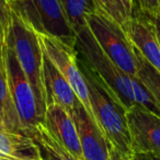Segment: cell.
<instances>
[{"instance_id":"6da1fadb","label":"cell","mask_w":160,"mask_h":160,"mask_svg":"<svg viewBox=\"0 0 160 160\" xmlns=\"http://www.w3.org/2000/svg\"><path fill=\"white\" fill-rule=\"evenodd\" d=\"M76 55L78 66L87 83L90 107L97 125L113 148L133 159L126 109L88 62L77 52Z\"/></svg>"},{"instance_id":"7a4b0ae2","label":"cell","mask_w":160,"mask_h":160,"mask_svg":"<svg viewBox=\"0 0 160 160\" xmlns=\"http://www.w3.org/2000/svg\"><path fill=\"white\" fill-rule=\"evenodd\" d=\"M8 44L13 49L19 64L33 89L38 112L44 120L47 104L43 82L44 52L41 45L40 34L14 11Z\"/></svg>"},{"instance_id":"3957f363","label":"cell","mask_w":160,"mask_h":160,"mask_svg":"<svg viewBox=\"0 0 160 160\" xmlns=\"http://www.w3.org/2000/svg\"><path fill=\"white\" fill-rule=\"evenodd\" d=\"M75 51L104 81L126 111L135 107L136 100L133 78L126 75L118 65L110 59L109 56L99 46L88 27L77 33Z\"/></svg>"},{"instance_id":"277c9868","label":"cell","mask_w":160,"mask_h":160,"mask_svg":"<svg viewBox=\"0 0 160 160\" xmlns=\"http://www.w3.org/2000/svg\"><path fill=\"white\" fill-rule=\"evenodd\" d=\"M87 27L99 46L126 75L138 78V59L136 48L122 25L101 9L86 18Z\"/></svg>"},{"instance_id":"5b68a950","label":"cell","mask_w":160,"mask_h":160,"mask_svg":"<svg viewBox=\"0 0 160 160\" xmlns=\"http://www.w3.org/2000/svg\"><path fill=\"white\" fill-rule=\"evenodd\" d=\"M12 10L38 34L51 36L75 48L77 35L59 0H23L21 5Z\"/></svg>"},{"instance_id":"8992f818","label":"cell","mask_w":160,"mask_h":160,"mask_svg":"<svg viewBox=\"0 0 160 160\" xmlns=\"http://www.w3.org/2000/svg\"><path fill=\"white\" fill-rule=\"evenodd\" d=\"M6 71L22 133L31 137L36 126L44 124V120L38 112L33 89L19 64L13 49L10 46H8L6 56Z\"/></svg>"},{"instance_id":"52a82bcc","label":"cell","mask_w":160,"mask_h":160,"mask_svg":"<svg viewBox=\"0 0 160 160\" xmlns=\"http://www.w3.org/2000/svg\"><path fill=\"white\" fill-rule=\"evenodd\" d=\"M40 41L44 53L67 80L79 101L93 118L90 107L88 87L85 77L78 66L75 48H71L60 41L43 34H40Z\"/></svg>"},{"instance_id":"ba28073f","label":"cell","mask_w":160,"mask_h":160,"mask_svg":"<svg viewBox=\"0 0 160 160\" xmlns=\"http://www.w3.org/2000/svg\"><path fill=\"white\" fill-rule=\"evenodd\" d=\"M126 118L134 155L160 156V116L135 105L126 111Z\"/></svg>"},{"instance_id":"9c48e42d","label":"cell","mask_w":160,"mask_h":160,"mask_svg":"<svg viewBox=\"0 0 160 160\" xmlns=\"http://www.w3.org/2000/svg\"><path fill=\"white\" fill-rule=\"evenodd\" d=\"M70 115L77 127L83 160H109L112 146L82 103L80 102Z\"/></svg>"},{"instance_id":"30bf717a","label":"cell","mask_w":160,"mask_h":160,"mask_svg":"<svg viewBox=\"0 0 160 160\" xmlns=\"http://www.w3.org/2000/svg\"><path fill=\"white\" fill-rule=\"evenodd\" d=\"M123 29L135 48L160 73V43L152 20L142 14H132Z\"/></svg>"},{"instance_id":"8fae6325","label":"cell","mask_w":160,"mask_h":160,"mask_svg":"<svg viewBox=\"0 0 160 160\" xmlns=\"http://www.w3.org/2000/svg\"><path fill=\"white\" fill-rule=\"evenodd\" d=\"M48 133L77 160H83L75 121L69 112L58 104H48L44 118Z\"/></svg>"},{"instance_id":"7c38bea8","label":"cell","mask_w":160,"mask_h":160,"mask_svg":"<svg viewBox=\"0 0 160 160\" xmlns=\"http://www.w3.org/2000/svg\"><path fill=\"white\" fill-rule=\"evenodd\" d=\"M43 82L46 94V104H58L70 114L72 113L75 108L80 103L79 99L45 53L43 58Z\"/></svg>"},{"instance_id":"4fadbf2b","label":"cell","mask_w":160,"mask_h":160,"mask_svg":"<svg viewBox=\"0 0 160 160\" xmlns=\"http://www.w3.org/2000/svg\"><path fill=\"white\" fill-rule=\"evenodd\" d=\"M0 157L40 159L38 149L31 137L6 128H0Z\"/></svg>"},{"instance_id":"5bb4252c","label":"cell","mask_w":160,"mask_h":160,"mask_svg":"<svg viewBox=\"0 0 160 160\" xmlns=\"http://www.w3.org/2000/svg\"><path fill=\"white\" fill-rule=\"evenodd\" d=\"M31 138L41 160H77L48 133L43 124L36 126Z\"/></svg>"},{"instance_id":"9a60e30c","label":"cell","mask_w":160,"mask_h":160,"mask_svg":"<svg viewBox=\"0 0 160 160\" xmlns=\"http://www.w3.org/2000/svg\"><path fill=\"white\" fill-rule=\"evenodd\" d=\"M76 35L87 27L86 18L98 9L94 0H59Z\"/></svg>"},{"instance_id":"2e32d148","label":"cell","mask_w":160,"mask_h":160,"mask_svg":"<svg viewBox=\"0 0 160 160\" xmlns=\"http://www.w3.org/2000/svg\"><path fill=\"white\" fill-rule=\"evenodd\" d=\"M0 109L2 111L3 118H5L6 128L8 131L23 134L21 129L20 120H19L18 113H17L16 107L12 100L11 92H10L7 71L1 68H0Z\"/></svg>"},{"instance_id":"e0dca14e","label":"cell","mask_w":160,"mask_h":160,"mask_svg":"<svg viewBox=\"0 0 160 160\" xmlns=\"http://www.w3.org/2000/svg\"><path fill=\"white\" fill-rule=\"evenodd\" d=\"M138 59V79L151 93L160 107V73L136 49Z\"/></svg>"},{"instance_id":"ac0fdd59","label":"cell","mask_w":160,"mask_h":160,"mask_svg":"<svg viewBox=\"0 0 160 160\" xmlns=\"http://www.w3.org/2000/svg\"><path fill=\"white\" fill-rule=\"evenodd\" d=\"M94 2L99 9L105 12L122 27H124L131 18V14L127 11L123 0H94Z\"/></svg>"},{"instance_id":"d6986e66","label":"cell","mask_w":160,"mask_h":160,"mask_svg":"<svg viewBox=\"0 0 160 160\" xmlns=\"http://www.w3.org/2000/svg\"><path fill=\"white\" fill-rule=\"evenodd\" d=\"M13 10L8 0H0V35L9 40Z\"/></svg>"},{"instance_id":"ffe728a7","label":"cell","mask_w":160,"mask_h":160,"mask_svg":"<svg viewBox=\"0 0 160 160\" xmlns=\"http://www.w3.org/2000/svg\"><path fill=\"white\" fill-rule=\"evenodd\" d=\"M158 12H160V0H133L132 14H142L151 18Z\"/></svg>"},{"instance_id":"44dd1931","label":"cell","mask_w":160,"mask_h":160,"mask_svg":"<svg viewBox=\"0 0 160 160\" xmlns=\"http://www.w3.org/2000/svg\"><path fill=\"white\" fill-rule=\"evenodd\" d=\"M8 41L0 35V68L6 70V56L8 51Z\"/></svg>"},{"instance_id":"7402d4cb","label":"cell","mask_w":160,"mask_h":160,"mask_svg":"<svg viewBox=\"0 0 160 160\" xmlns=\"http://www.w3.org/2000/svg\"><path fill=\"white\" fill-rule=\"evenodd\" d=\"M109 160H133V159H129V158L125 157L124 155L118 151L115 148L111 147V150H110V158Z\"/></svg>"},{"instance_id":"603a6c76","label":"cell","mask_w":160,"mask_h":160,"mask_svg":"<svg viewBox=\"0 0 160 160\" xmlns=\"http://www.w3.org/2000/svg\"><path fill=\"white\" fill-rule=\"evenodd\" d=\"M149 19L152 20L153 25H155V29H156V33H157L158 40H159V43H160V12L156 13L155 16H152Z\"/></svg>"},{"instance_id":"cb8c5ba5","label":"cell","mask_w":160,"mask_h":160,"mask_svg":"<svg viewBox=\"0 0 160 160\" xmlns=\"http://www.w3.org/2000/svg\"><path fill=\"white\" fill-rule=\"evenodd\" d=\"M133 160H151L148 155H144V153H135L133 157Z\"/></svg>"},{"instance_id":"d4e9b609","label":"cell","mask_w":160,"mask_h":160,"mask_svg":"<svg viewBox=\"0 0 160 160\" xmlns=\"http://www.w3.org/2000/svg\"><path fill=\"white\" fill-rule=\"evenodd\" d=\"M124 1V5L126 7L127 11L129 12V14L132 16V8H133V0H123Z\"/></svg>"},{"instance_id":"484cf974","label":"cell","mask_w":160,"mask_h":160,"mask_svg":"<svg viewBox=\"0 0 160 160\" xmlns=\"http://www.w3.org/2000/svg\"><path fill=\"white\" fill-rule=\"evenodd\" d=\"M9 1V3L11 5V8L13 9V8L18 7L19 5H21V3L23 2V0H8Z\"/></svg>"},{"instance_id":"4316f807","label":"cell","mask_w":160,"mask_h":160,"mask_svg":"<svg viewBox=\"0 0 160 160\" xmlns=\"http://www.w3.org/2000/svg\"><path fill=\"white\" fill-rule=\"evenodd\" d=\"M0 128H6V123H5V118H3L2 111L0 109ZM7 129V128H6Z\"/></svg>"},{"instance_id":"83f0119b","label":"cell","mask_w":160,"mask_h":160,"mask_svg":"<svg viewBox=\"0 0 160 160\" xmlns=\"http://www.w3.org/2000/svg\"><path fill=\"white\" fill-rule=\"evenodd\" d=\"M0 160H33V159H19V158H1ZM36 160H41V159H36Z\"/></svg>"},{"instance_id":"f1b7e54d","label":"cell","mask_w":160,"mask_h":160,"mask_svg":"<svg viewBox=\"0 0 160 160\" xmlns=\"http://www.w3.org/2000/svg\"><path fill=\"white\" fill-rule=\"evenodd\" d=\"M150 157L151 160H160V156H155V155H148Z\"/></svg>"}]
</instances>
